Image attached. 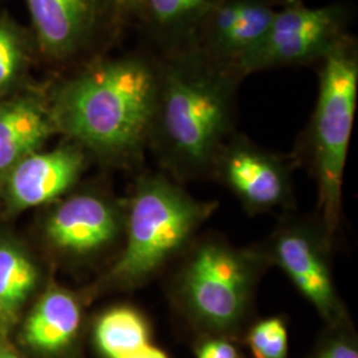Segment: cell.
Returning a JSON list of instances; mask_svg holds the SVG:
<instances>
[{"mask_svg":"<svg viewBox=\"0 0 358 358\" xmlns=\"http://www.w3.org/2000/svg\"><path fill=\"white\" fill-rule=\"evenodd\" d=\"M245 343L254 358H288V328L282 317L256 321L245 332Z\"/></svg>","mask_w":358,"mask_h":358,"instance_id":"cell-19","label":"cell"},{"mask_svg":"<svg viewBox=\"0 0 358 358\" xmlns=\"http://www.w3.org/2000/svg\"><path fill=\"white\" fill-rule=\"evenodd\" d=\"M38 48L55 63L90 51L103 26L117 27L108 0H26Z\"/></svg>","mask_w":358,"mask_h":358,"instance_id":"cell-9","label":"cell"},{"mask_svg":"<svg viewBox=\"0 0 358 358\" xmlns=\"http://www.w3.org/2000/svg\"><path fill=\"white\" fill-rule=\"evenodd\" d=\"M36 282L38 269L26 252L0 242V336H8Z\"/></svg>","mask_w":358,"mask_h":358,"instance_id":"cell-16","label":"cell"},{"mask_svg":"<svg viewBox=\"0 0 358 358\" xmlns=\"http://www.w3.org/2000/svg\"><path fill=\"white\" fill-rule=\"evenodd\" d=\"M108 3L117 27L122 24L141 27L146 16L148 0H108Z\"/></svg>","mask_w":358,"mask_h":358,"instance_id":"cell-22","label":"cell"},{"mask_svg":"<svg viewBox=\"0 0 358 358\" xmlns=\"http://www.w3.org/2000/svg\"><path fill=\"white\" fill-rule=\"evenodd\" d=\"M319 65V96L306 149L319 187L321 227L333 242L341 224L344 170L357 106V38L348 35Z\"/></svg>","mask_w":358,"mask_h":358,"instance_id":"cell-5","label":"cell"},{"mask_svg":"<svg viewBox=\"0 0 358 358\" xmlns=\"http://www.w3.org/2000/svg\"><path fill=\"white\" fill-rule=\"evenodd\" d=\"M0 358H20L11 345L8 336H0Z\"/></svg>","mask_w":358,"mask_h":358,"instance_id":"cell-24","label":"cell"},{"mask_svg":"<svg viewBox=\"0 0 358 358\" xmlns=\"http://www.w3.org/2000/svg\"><path fill=\"white\" fill-rule=\"evenodd\" d=\"M279 6L280 0H220L202 20L190 50L235 72L264 38Z\"/></svg>","mask_w":358,"mask_h":358,"instance_id":"cell-10","label":"cell"},{"mask_svg":"<svg viewBox=\"0 0 358 358\" xmlns=\"http://www.w3.org/2000/svg\"><path fill=\"white\" fill-rule=\"evenodd\" d=\"M127 358H169V356L162 349L152 345V344H148Z\"/></svg>","mask_w":358,"mask_h":358,"instance_id":"cell-23","label":"cell"},{"mask_svg":"<svg viewBox=\"0 0 358 358\" xmlns=\"http://www.w3.org/2000/svg\"><path fill=\"white\" fill-rule=\"evenodd\" d=\"M195 358H243L230 338L203 336L195 346Z\"/></svg>","mask_w":358,"mask_h":358,"instance_id":"cell-21","label":"cell"},{"mask_svg":"<svg viewBox=\"0 0 358 358\" xmlns=\"http://www.w3.org/2000/svg\"><path fill=\"white\" fill-rule=\"evenodd\" d=\"M81 325L78 299L63 288H51L27 319L24 338L35 350L64 353L76 341Z\"/></svg>","mask_w":358,"mask_h":358,"instance_id":"cell-15","label":"cell"},{"mask_svg":"<svg viewBox=\"0 0 358 358\" xmlns=\"http://www.w3.org/2000/svg\"><path fill=\"white\" fill-rule=\"evenodd\" d=\"M158 88L152 51L93 57L55 88L50 105L57 131L84 150L133 164L148 149Z\"/></svg>","mask_w":358,"mask_h":358,"instance_id":"cell-1","label":"cell"},{"mask_svg":"<svg viewBox=\"0 0 358 358\" xmlns=\"http://www.w3.org/2000/svg\"><path fill=\"white\" fill-rule=\"evenodd\" d=\"M94 343L105 358H127L150 344V327L134 308H113L96 322Z\"/></svg>","mask_w":358,"mask_h":358,"instance_id":"cell-17","label":"cell"},{"mask_svg":"<svg viewBox=\"0 0 358 358\" xmlns=\"http://www.w3.org/2000/svg\"><path fill=\"white\" fill-rule=\"evenodd\" d=\"M57 133L51 105L40 97L0 101V182Z\"/></svg>","mask_w":358,"mask_h":358,"instance_id":"cell-13","label":"cell"},{"mask_svg":"<svg viewBox=\"0 0 358 358\" xmlns=\"http://www.w3.org/2000/svg\"><path fill=\"white\" fill-rule=\"evenodd\" d=\"M85 161V152L76 142L29 154L4 179L10 205L26 210L59 198L76 183Z\"/></svg>","mask_w":358,"mask_h":358,"instance_id":"cell-12","label":"cell"},{"mask_svg":"<svg viewBox=\"0 0 358 358\" xmlns=\"http://www.w3.org/2000/svg\"><path fill=\"white\" fill-rule=\"evenodd\" d=\"M159 59V88L148 149L171 178H202L235 133L243 81L195 50Z\"/></svg>","mask_w":358,"mask_h":358,"instance_id":"cell-2","label":"cell"},{"mask_svg":"<svg viewBox=\"0 0 358 358\" xmlns=\"http://www.w3.org/2000/svg\"><path fill=\"white\" fill-rule=\"evenodd\" d=\"M332 242L320 223L288 219L272 234L267 251L268 263L279 266L297 291L319 312L328 328L352 322L336 289L331 266Z\"/></svg>","mask_w":358,"mask_h":358,"instance_id":"cell-7","label":"cell"},{"mask_svg":"<svg viewBox=\"0 0 358 358\" xmlns=\"http://www.w3.org/2000/svg\"><path fill=\"white\" fill-rule=\"evenodd\" d=\"M267 264L263 251L206 238L194 245L176 275L174 301L202 337L234 340L247 328L257 280Z\"/></svg>","mask_w":358,"mask_h":358,"instance_id":"cell-3","label":"cell"},{"mask_svg":"<svg viewBox=\"0 0 358 358\" xmlns=\"http://www.w3.org/2000/svg\"><path fill=\"white\" fill-rule=\"evenodd\" d=\"M125 229L115 206L96 194H76L57 206L47 222L51 243L68 255L88 256L109 247Z\"/></svg>","mask_w":358,"mask_h":358,"instance_id":"cell-11","label":"cell"},{"mask_svg":"<svg viewBox=\"0 0 358 358\" xmlns=\"http://www.w3.org/2000/svg\"><path fill=\"white\" fill-rule=\"evenodd\" d=\"M251 213L287 208L294 202L289 161L234 133L219 150L213 171Z\"/></svg>","mask_w":358,"mask_h":358,"instance_id":"cell-8","label":"cell"},{"mask_svg":"<svg viewBox=\"0 0 358 358\" xmlns=\"http://www.w3.org/2000/svg\"><path fill=\"white\" fill-rule=\"evenodd\" d=\"M27 63L26 40L13 20L0 19V92L20 78Z\"/></svg>","mask_w":358,"mask_h":358,"instance_id":"cell-18","label":"cell"},{"mask_svg":"<svg viewBox=\"0 0 358 358\" xmlns=\"http://www.w3.org/2000/svg\"><path fill=\"white\" fill-rule=\"evenodd\" d=\"M217 206L195 199L166 173L142 176L125 219L127 243L108 282L136 287L150 279L192 241Z\"/></svg>","mask_w":358,"mask_h":358,"instance_id":"cell-4","label":"cell"},{"mask_svg":"<svg viewBox=\"0 0 358 358\" xmlns=\"http://www.w3.org/2000/svg\"><path fill=\"white\" fill-rule=\"evenodd\" d=\"M310 358H358L357 334L352 322L328 328Z\"/></svg>","mask_w":358,"mask_h":358,"instance_id":"cell-20","label":"cell"},{"mask_svg":"<svg viewBox=\"0 0 358 358\" xmlns=\"http://www.w3.org/2000/svg\"><path fill=\"white\" fill-rule=\"evenodd\" d=\"M350 13L344 4L308 7L304 0H280L264 38L235 65L245 77L267 69L320 63L350 35Z\"/></svg>","mask_w":358,"mask_h":358,"instance_id":"cell-6","label":"cell"},{"mask_svg":"<svg viewBox=\"0 0 358 358\" xmlns=\"http://www.w3.org/2000/svg\"><path fill=\"white\" fill-rule=\"evenodd\" d=\"M220 0H148L141 24L150 50L158 57L187 51L206 15Z\"/></svg>","mask_w":358,"mask_h":358,"instance_id":"cell-14","label":"cell"}]
</instances>
